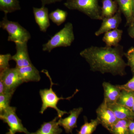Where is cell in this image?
<instances>
[{
	"label": "cell",
	"mask_w": 134,
	"mask_h": 134,
	"mask_svg": "<svg viewBox=\"0 0 134 134\" xmlns=\"http://www.w3.org/2000/svg\"><path fill=\"white\" fill-rule=\"evenodd\" d=\"M107 104L108 107L112 110L118 120H131L134 119V113L129 108L117 103Z\"/></svg>",
	"instance_id": "cell-17"
},
{
	"label": "cell",
	"mask_w": 134,
	"mask_h": 134,
	"mask_svg": "<svg viewBox=\"0 0 134 134\" xmlns=\"http://www.w3.org/2000/svg\"><path fill=\"white\" fill-rule=\"evenodd\" d=\"M41 72L46 74L50 80V87L49 89H45L44 90H40V95L41 97L42 103V106L40 109V113L41 114H43L45 111L48 108H53L55 109L57 112L58 116L59 118H62L63 115L65 114H69V113H68L66 111H62L59 109L57 107V104L59 100L62 99L70 100L78 92L79 90L77 89H76L74 94L66 98H64L62 97H59L55 92L53 90V86L55 85V84L53 83L52 80L50 75H49L48 71L46 70L43 69V70H41Z\"/></svg>",
	"instance_id": "cell-2"
},
{
	"label": "cell",
	"mask_w": 134,
	"mask_h": 134,
	"mask_svg": "<svg viewBox=\"0 0 134 134\" xmlns=\"http://www.w3.org/2000/svg\"><path fill=\"white\" fill-rule=\"evenodd\" d=\"M18 0H0V10L7 15L21 9Z\"/></svg>",
	"instance_id": "cell-21"
},
{
	"label": "cell",
	"mask_w": 134,
	"mask_h": 134,
	"mask_svg": "<svg viewBox=\"0 0 134 134\" xmlns=\"http://www.w3.org/2000/svg\"><path fill=\"white\" fill-rule=\"evenodd\" d=\"M27 43H15L16 53L12 56V60L16 63V68L26 66L32 64L28 52Z\"/></svg>",
	"instance_id": "cell-9"
},
{
	"label": "cell",
	"mask_w": 134,
	"mask_h": 134,
	"mask_svg": "<svg viewBox=\"0 0 134 134\" xmlns=\"http://www.w3.org/2000/svg\"><path fill=\"white\" fill-rule=\"evenodd\" d=\"M132 111L134 113V102L133 103V107H132Z\"/></svg>",
	"instance_id": "cell-33"
},
{
	"label": "cell",
	"mask_w": 134,
	"mask_h": 134,
	"mask_svg": "<svg viewBox=\"0 0 134 134\" xmlns=\"http://www.w3.org/2000/svg\"><path fill=\"white\" fill-rule=\"evenodd\" d=\"M120 88L128 91L134 92V75L133 76L127 83L122 85H118Z\"/></svg>",
	"instance_id": "cell-28"
},
{
	"label": "cell",
	"mask_w": 134,
	"mask_h": 134,
	"mask_svg": "<svg viewBox=\"0 0 134 134\" xmlns=\"http://www.w3.org/2000/svg\"><path fill=\"white\" fill-rule=\"evenodd\" d=\"M104 90V101L107 104L117 103L119 97L121 90L118 85H114L108 82L103 83Z\"/></svg>",
	"instance_id": "cell-14"
},
{
	"label": "cell",
	"mask_w": 134,
	"mask_h": 134,
	"mask_svg": "<svg viewBox=\"0 0 134 134\" xmlns=\"http://www.w3.org/2000/svg\"><path fill=\"white\" fill-rule=\"evenodd\" d=\"M0 81L4 84L8 92L15 91L23 83L16 68L8 69L0 72Z\"/></svg>",
	"instance_id": "cell-7"
},
{
	"label": "cell",
	"mask_w": 134,
	"mask_h": 134,
	"mask_svg": "<svg viewBox=\"0 0 134 134\" xmlns=\"http://www.w3.org/2000/svg\"><path fill=\"white\" fill-rule=\"evenodd\" d=\"M124 56L127 60V66L130 67L132 73L134 75V47H131L125 52Z\"/></svg>",
	"instance_id": "cell-27"
},
{
	"label": "cell",
	"mask_w": 134,
	"mask_h": 134,
	"mask_svg": "<svg viewBox=\"0 0 134 134\" xmlns=\"http://www.w3.org/2000/svg\"><path fill=\"white\" fill-rule=\"evenodd\" d=\"M82 107L75 108L70 110L69 115L64 119L60 118L58 122L59 126L63 127L66 133H72L73 130L77 127V120L79 115L83 111Z\"/></svg>",
	"instance_id": "cell-11"
},
{
	"label": "cell",
	"mask_w": 134,
	"mask_h": 134,
	"mask_svg": "<svg viewBox=\"0 0 134 134\" xmlns=\"http://www.w3.org/2000/svg\"><path fill=\"white\" fill-rule=\"evenodd\" d=\"M121 14L122 13L119 9L114 15L110 17L103 18L100 27L95 32V36L98 37L107 32L118 29L122 22Z\"/></svg>",
	"instance_id": "cell-10"
},
{
	"label": "cell",
	"mask_w": 134,
	"mask_h": 134,
	"mask_svg": "<svg viewBox=\"0 0 134 134\" xmlns=\"http://www.w3.org/2000/svg\"><path fill=\"white\" fill-rule=\"evenodd\" d=\"M12 58L10 54H0V72L9 68V62L12 60Z\"/></svg>",
	"instance_id": "cell-26"
},
{
	"label": "cell",
	"mask_w": 134,
	"mask_h": 134,
	"mask_svg": "<svg viewBox=\"0 0 134 134\" xmlns=\"http://www.w3.org/2000/svg\"><path fill=\"white\" fill-rule=\"evenodd\" d=\"M118 9L119 7L115 0H102L101 14L103 19L114 15Z\"/></svg>",
	"instance_id": "cell-19"
},
{
	"label": "cell",
	"mask_w": 134,
	"mask_h": 134,
	"mask_svg": "<svg viewBox=\"0 0 134 134\" xmlns=\"http://www.w3.org/2000/svg\"><path fill=\"white\" fill-rule=\"evenodd\" d=\"M68 15L67 11L57 9L49 14V18L51 21L58 26L63 24L66 19Z\"/></svg>",
	"instance_id": "cell-24"
},
{
	"label": "cell",
	"mask_w": 134,
	"mask_h": 134,
	"mask_svg": "<svg viewBox=\"0 0 134 134\" xmlns=\"http://www.w3.org/2000/svg\"><path fill=\"white\" fill-rule=\"evenodd\" d=\"M129 120H118L108 131L112 134H129Z\"/></svg>",
	"instance_id": "cell-22"
},
{
	"label": "cell",
	"mask_w": 134,
	"mask_h": 134,
	"mask_svg": "<svg viewBox=\"0 0 134 134\" xmlns=\"http://www.w3.org/2000/svg\"><path fill=\"white\" fill-rule=\"evenodd\" d=\"M16 68L24 83L38 82L41 79L39 71L32 64L26 66Z\"/></svg>",
	"instance_id": "cell-13"
},
{
	"label": "cell",
	"mask_w": 134,
	"mask_h": 134,
	"mask_svg": "<svg viewBox=\"0 0 134 134\" xmlns=\"http://www.w3.org/2000/svg\"><path fill=\"white\" fill-rule=\"evenodd\" d=\"M58 118L59 117L57 116L51 121L43 122L40 128L30 134H60L63 130L60 127L57 121Z\"/></svg>",
	"instance_id": "cell-15"
},
{
	"label": "cell",
	"mask_w": 134,
	"mask_h": 134,
	"mask_svg": "<svg viewBox=\"0 0 134 134\" xmlns=\"http://www.w3.org/2000/svg\"><path fill=\"white\" fill-rule=\"evenodd\" d=\"M127 31L130 37L134 40V20L129 26Z\"/></svg>",
	"instance_id": "cell-29"
},
{
	"label": "cell",
	"mask_w": 134,
	"mask_h": 134,
	"mask_svg": "<svg viewBox=\"0 0 134 134\" xmlns=\"http://www.w3.org/2000/svg\"><path fill=\"white\" fill-rule=\"evenodd\" d=\"M6 134H13L12 133H9L8 132H7V133H6Z\"/></svg>",
	"instance_id": "cell-34"
},
{
	"label": "cell",
	"mask_w": 134,
	"mask_h": 134,
	"mask_svg": "<svg viewBox=\"0 0 134 134\" xmlns=\"http://www.w3.org/2000/svg\"><path fill=\"white\" fill-rule=\"evenodd\" d=\"M133 17L134 18V0H133Z\"/></svg>",
	"instance_id": "cell-32"
},
{
	"label": "cell",
	"mask_w": 134,
	"mask_h": 134,
	"mask_svg": "<svg viewBox=\"0 0 134 134\" xmlns=\"http://www.w3.org/2000/svg\"><path fill=\"white\" fill-rule=\"evenodd\" d=\"M0 27L8 33V41L15 43H25L28 42L31 38L30 32L19 23L9 20L7 14H5L0 22Z\"/></svg>",
	"instance_id": "cell-5"
},
{
	"label": "cell",
	"mask_w": 134,
	"mask_h": 134,
	"mask_svg": "<svg viewBox=\"0 0 134 134\" xmlns=\"http://www.w3.org/2000/svg\"><path fill=\"white\" fill-rule=\"evenodd\" d=\"M125 53L123 47L120 44L113 47L92 46L81 51L80 55L93 72L123 76L126 74L125 69L127 66L123 59Z\"/></svg>",
	"instance_id": "cell-1"
},
{
	"label": "cell",
	"mask_w": 134,
	"mask_h": 134,
	"mask_svg": "<svg viewBox=\"0 0 134 134\" xmlns=\"http://www.w3.org/2000/svg\"><path fill=\"white\" fill-rule=\"evenodd\" d=\"M134 102V92L121 90L117 103L132 110Z\"/></svg>",
	"instance_id": "cell-20"
},
{
	"label": "cell",
	"mask_w": 134,
	"mask_h": 134,
	"mask_svg": "<svg viewBox=\"0 0 134 134\" xmlns=\"http://www.w3.org/2000/svg\"><path fill=\"white\" fill-rule=\"evenodd\" d=\"M84 121L83 125L76 134H92L100 124L97 118L96 119L91 120L90 122H88L86 117H84Z\"/></svg>",
	"instance_id": "cell-23"
},
{
	"label": "cell",
	"mask_w": 134,
	"mask_h": 134,
	"mask_svg": "<svg viewBox=\"0 0 134 134\" xmlns=\"http://www.w3.org/2000/svg\"><path fill=\"white\" fill-rule=\"evenodd\" d=\"M42 3V6H45L48 4L55 3L56 2H60L63 0H40ZM68 1V0H66Z\"/></svg>",
	"instance_id": "cell-30"
},
{
	"label": "cell",
	"mask_w": 134,
	"mask_h": 134,
	"mask_svg": "<svg viewBox=\"0 0 134 134\" xmlns=\"http://www.w3.org/2000/svg\"><path fill=\"white\" fill-rule=\"evenodd\" d=\"M33 12L35 21L40 30L43 32H46L50 26L48 8L45 6H42L40 8L33 7Z\"/></svg>",
	"instance_id": "cell-12"
},
{
	"label": "cell",
	"mask_w": 134,
	"mask_h": 134,
	"mask_svg": "<svg viewBox=\"0 0 134 134\" xmlns=\"http://www.w3.org/2000/svg\"><path fill=\"white\" fill-rule=\"evenodd\" d=\"M119 9L125 16L126 26H129L133 21V0H115Z\"/></svg>",
	"instance_id": "cell-16"
},
{
	"label": "cell",
	"mask_w": 134,
	"mask_h": 134,
	"mask_svg": "<svg viewBox=\"0 0 134 134\" xmlns=\"http://www.w3.org/2000/svg\"><path fill=\"white\" fill-rule=\"evenodd\" d=\"M74 40L73 24L69 22L48 40L47 43L43 44V50L50 52L55 48L70 46Z\"/></svg>",
	"instance_id": "cell-3"
},
{
	"label": "cell",
	"mask_w": 134,
	"mask_h": 134,
	"mask_svg": "<svg viewBox=\"0 0 134 134\" xmlns=\"http://www.w3.org/2000/svg\"><path fill=\"white\" fill-rule=\"evenodd\" d=\"M16 108L13 107H8L2 112L0 113V119L3 122L7 124L9 127V132L15 134L17 132L30 134V132L25 127L21 120L16 115Z\"/></svg>",
	"instance_id": "cell-6"
},
{
	"label": "cell",
	"mask_w": 134,
	"mask_h": 134,
	"mask_svg": "<svg viewBox=\"0 0 134 134\" xmlns=\"http://www.w3.org/2000/svg\"><path fill=\"white\" fill-rule=\"evenodd\" d=\"M15 91L8 92L0 94V113L10 106L9 104Z\"/></svg>",
	"instance_id": "cell-25"
},
{
	"label": "cell",
	"mask_w": 134,
	"mask_h": 134,
	"mask_svg": "<svg viewBox=\"0 0 134 134\" xmlns=\"http://www.w3.org/2000/svg\"><path fill=\"white\" fill-rule=\"evenodd\" d=\"M129 133V134H134V118L133 119L130 120Z\"/></svg>",
	"instance_id": "cell-31"
},
{
	"label": "cell",
	"mask_w": 134,
	"mask_h": 134,
	"mask_svg": "<svg viewBox=\"0 0 134 134\" xmlns=\"http://www.w3.org/2000/svg\"><path fill=\"white\" fill-rule=\"evenodd\" d=\"M99 0H68L65 7L70 10H76L83 13L91 19L102 20L101 7Z\"/></svg>",
	"instance_id": "cell-4"
},
{
	"label": "cell",
	"mask_w": 134,
	"mask_h": 134,
	"mask_svg": "<svg viewBox=\"0 0 134 134\" xmlns=\"http://www.w3.org/2000/svg\"><path fill=\"white\" fill-rule=\"evenodd\" d=\"M123 31L119 29H116L107 32L104 34L103 38V42L106 46L109 47L117 46L122 39Z\"/></svg>",
	"instance_id": "cell-18"
},
{
	"label": "cell",
	"mask_w": 134,
	"mask_h": 134,
	"mask_svg": "<svg viewBox=\"0 0 134 134\" xmlns=\"http://www.w3.org/2000/svg\"><path fill=\"white\" fill-rule=\"evenodd\" d=\"M96 113L100 124L108 131L118 120L112 110L104 100L96 110Z\"/></svg>",
	"instance_id": "cell-8"
}]
</instances>
